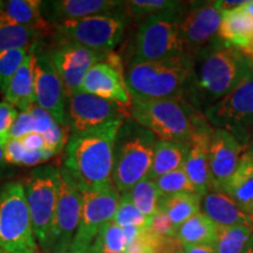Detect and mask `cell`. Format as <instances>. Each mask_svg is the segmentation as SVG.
<instances>
[{"label":"cell","mask_w":253,"mask_h":253,"mask_svg":"<svg viewBox=\"0 0 253 253\" xmlns=\"http://www.w3.org/2000/svg\"><path fill=\"white\" fill-rule=\"evenodd\" d=\"M126 120L71 135L66 145L65 169L81 192L113 185L114 151L119 130Z\"/></svg>","instance_id":"cell-1"},{"label":"cell","mask_w":253,"mask_h":253,"mask_svg":"<svg viewBox=\"0 0 253 253\" xmlns=\"http://www.w3.org/2000/svg\"><path fill=\"white\" fill-rule=\"evenodd\" d=\"M197 58L198 67L195 68L186 95L192 103L205 106V109L235 90L252 73L251 60L223 41L216 42Z\"/></svg>","instance_id":"cell-2"},{"label":"cell","mask_w":253,"mask_h":253,"mask_svg":"<svg viewBox=\"0 0 253 253\" xmlns=\"http://www.w3.org/2000/svg\"><path fill=\"white\" fill-rule=\"evenodd\" d=\"M194 72V60L182 55L157 62L134 63L129 66L125 78L134 99L183 100L189 91Z\"/></svg>","instance_id":"cell-3"},{"label":"cell","mask_w":253,"mask_h":253,"mask_svg":"<svg viewBox=\"0 0 253 253\" xmlns=\"http://www.w3.org/2000/svg\"><path fill=\"white\" fill-rule=\"evenodd\" d=\"M130 118L158 140L188 143L196 129L208 120L186 101L138 100L131 97Z\"/></svg>","instance_id":"cell-4"},{"label":"cell","mask_w":253,"mask_h":253,"mask_svg":"<svg viewBox=\"0 0 253 253\" xmlns=\"http://www.w3.org/2000/svg\"><path fill=\"white\" fill-rule=\"evenodd\" d=\"M157 141L153 132L137 125L131 118L121 126L115 142L112 178L119 192L123 194L142 179L148 178Z\"/></svg>","instance_id":"cell-5"},{"label":"cell","mask_w":253,"mask_h":253,"mask_svg":"<svg viewBox=\"0 0 253 253\" xmlns=\"http://www.w3.org/2000/svg\"><path fill=\"white\" fill-rule=\"evenodd\" d=\"M0 250L4 253H34V233L24 184L9 182L0 188Z\"/></svg>","instance_id":"cell-6"},{"label":"cell","mask_w":253,"mask_h":253,"mask_svg":"<svg viewBox=\"0 0 253 253\" xmlns=\"http://www.w3.org/2000/svg\"><path fill=\"white\" fill-rule=\"evenodd\" d=\"M126 26V15L121 11L52 25V37L56 43H77L100 53H112L121 42Z\"/></svg>","instance_id":"cell-7"},{"label":"cell","mask_w":253,"mask_h":253,"mask_svg":"<svg viewBox=\"0 0 253 253\" xmlns=\"http://www.w3.org/2000/svg\"><path fill=\"white\" fill-rule=\"evenodd\" d=\"M181 14L155 15L142 21L136 32L130 65L186 55L179 30Z\"/></svg>","instance_id":"cell-8"},{"label":"cell","mask_w":253,"mask_h":253,"mask_svg":"<svg viewBox=\"0 0 253 253\" xmlns=\"http://www.w3.org/2000/svg\"><path fill=\"white\" fill-rule=\"evenodd\" d=\"M23 184L36 238L45 250L58 202L59 169L50 166L37 168L30 172Z\"/></svg>","instance_id":"cell-9"},{"label":"cell","mask_w":253,"mask_h":253,"mask_svg":"<svg viewBox=\"0 0 253 253\" xmlns=\"http://www.w3.org/2000/svg\"><path fill=\"white\" fill-rule=\"evenodd\" d=\"M204 116L216 129L248 144L253 135V72L235 90L205 109Z\"/></svg>","instance_id":"cell-10"},{"label":"cell","mask_w":253,"mask_h":253,"mask_svg":"<svg viewBox=\"0 0 253 253\" xmlns=\"http://www.w3.org/2000/svg\"><path fill=\"white\" fill-rule=\"evenodd\" d=\"M82 210V192L67 170L59 169L58 202L52 231L43 251L68 253L77 233Z\"/></svg>","instance_id":"cell-11"},{"label":"cell","mask_w":253,"mask_h":253,"mask_svg":"<svg viewBox=\"0 0 253 253\" xmlns=\"http://www.w3.org/2000/svg\"><path fill=\"white\" fill-rule=\"evenodd\" d=\"M121 195L114 185L82 192L81 218L68 253H84L93 245L101 229L113 220Z\"/></svg>","instance_id":"cell-12"},{"label":"cell","mask_w":253,"mask_h":253,"mask_svg":"<svg viewBox=\"0 0 253 253\" xmlns=\"http://www.w3.org/2000/svg\"><path fill=\"white\" fill-rule=\"evenodd\" d=\"M223 14L211 2H192L179 19V30L185 54L195 60L216 43Z\"/></svg>","instance_id":"cell-13"},{"label":"cell","mask_w":253,"mask_h":253,"mask_svg":"<svg viewBox=\"0 0 253 253\" xmlns=\"http://www.w3.org/2000/svg\"><path fill=\"white\" fill-rule=\"evenodd\" d=\"M67 123L71 135L94 130L130 116L128 108L130 109L131 107L101 99L84 91L73 94L67 99Z\"/></svg>","instance_id":"cell-14"},{"label":"cell","mask_w":253,"mask_h":253,"mask_svg":"<svg viewBox=\"0 0 253 253\" xmlns=\"http://www.w3.org/2000/svg\"><path fill=\"white\" fill-rule=\"evenodd\" d=\"M36 78V104L48 112L60 126H68L66 102L67 94L48 52L37 47L33 60Z\"/></svg>","instance_id":"cell-15"},{"label":"cell","mask_w":253,"mask_h":253,"mask_svg":"<svg viewBox=\"0 0 253 253\" xmlns=\"http://www.w3.org/2000/svg\"><path fill=\"white\" fill-rule=\"evenodd\" d=\"M49 58L58 71L65 86L67 99L81 91L82 82L87 73L96 63L107 59L109 53H100L77 43H56L48 50Z\"/></svg>","instance_id":"cell-16"},{"label":"cell","mask_w":253,"mask_h":253,"mask_svg":"<svg viewBox=\"0 0 253 253\" xmlns=\"http://www.w3.org/2000/svg\"><path fill=\"white\" fill-rule=\"evenodd\" d=\"M81 91L101 99L131 107V96L118 55L109 53L107 59L89 69L82 82Z\"/></svg>","instance_id":"cell-17"},{"label":"cell","mask_w":253,"mask_h":253,"mask_svg":"<svg viewBox=\"0 0 253 253\" xmlns=\"http://www.w3.org/2000/svg\"><path fill=\"white\" fill-rule=\"evenodd\" d=\"M244 145L229 131L213 128L209 140V168L211 190H220L233 175L242 158Z\"/></svg>","instance_id":"cell-18"},{"label":"cell","mask_w":253,"mask_h":253,"mask_svg":"<svg viewBox=\"0 0 253 253\" xmlns=\"http://www.w3.org/2000/svg\"><path fill=\"white\" fill-rule=\"evenodd\" d=\"M123 4L126 2L118 0H53L42 1V15L49 25H58L93 15L121 12Z\"/></svg>","instance_id":"cell-19"},{"label":"cell","mask_w":253,"mask_h":253,"mask_svg":"<svg viewBox=\"0 0 253 253\" xmlns=\"http://www.w3.org/2000/svg\"><path fill=\"white\" fill-rule=\"evenodd\" d=\"M212 128L208 121L198 126L189 141V151L183 169L196 192L203 197L211 190V176L209 168V140Z\"/></svg>","instance_id":"cell-20"},{"label":"cell","mask_w":253,"mask_h":253,"mask_svg":"<svg viewBox=\"0 0 253 253\" xmlns=\"http://www.w3.org/2000/svg\"><path fill=\"white\" fill-rule=\"evenodd\" d=\"M202 212L219 227L249 225L253 227V213L242 210L232 198L219 190H210L202 197Z\"/></svg>","instance_id":"cell-21"},{"label":"cell","mask_w":253,"mask_h":253,"mask_svg":"<svg viewBox=\"0 0 253 253\" xmlns=\"http://www.w3.org/2000/svg\"><path fill=\"white\" fill-rule=\"evenodd\" d=\"M218 37L225 45L250 55L253 50V18L245 6L223 14Z\"/></svg>","instance_id":"cell-22"},{"label":"cell","mask_w":253,"mask_h":253,"mask_svg":"<svg viewBox=\"0 0 253 253\" xmlns=\"http://www.w3.org/2000/svg\"><path fill=\"white\" fill-rule=\"evenodd\" d=\"M39 43L33 46L21 67L9 81L4 91L6 102L11 103L20 112H25L36 104V78H34V53Z\"/></svg>","instance_id":"cell-23"},{"label":"cell","mask_w":253,"mask_h":253,"mask_svg":"<svg viewBox=\"0 0 253 253\" xmlns=\"http://www.w3.org/2000/svg\"><path fill=\"white\" fill-rule=\"evenodd\" d=\"M223 191L248 213H253V158L249 153L243 154L236 171L224 183Z\"/></svg>","instance_id":"cell-24"},{"label":"cell","mask_w":253,"mask_h":253,"mask_svg":"<svg viewBox=\"0 0 253 253\" xmlns=\"http://www.w3.org/2000/svg\"><path fill=\"white\" fill-rule=\"evenodd\" d=\"M189 151V142L158 140L155 147L153 166L148 178L156 179L167 173L182 169Z\"/></svg>","instance_id":"cell-25"},{"label":"cell","mask_w":253,"mask_h":253,"mask_svg":"<svg viewBox=\"0 0 253 253\" xmlns=\"http://www.w3.org/2000/svg\"><path fill=\"white\" fill-rule=\"evenodd\" d=\"M47 34H52V25L48 23L40 26H21L0 21V53L31 48Z\"/></svg>","instance_id":"cell-26"},{"label":"cell","mask_w":253,"mask_h":253,"mask_svg":"<svg viewBox=\"0 0 253 253\" xmlns=\"http://www.w3.org/2000/svg\"><path fill=\"white\" fill-rule=\"evenodd\" d=\"M0 21L21 26H40L47 23L40 0H2L0 1Z\"/></svg>","instance_id":"cell-27"},{"label":"cell","mask_w":253,"mask_h":253,"mask_svg":"<svg viewBox=\"0 0 253 253\" xmlns=\"http://www.w3.org/2000/svg\"><path fill=\"white\" fill-rule=\"evenodd\" d=\"M217 235L218 226L201 211L177 229L176 238L182 244L210 245L213 248Z\"/></svg>","instance_id":"cell-28"},{"label":"cell","mask_w":253,"mask_h":253,"mask_svg":"<svg viewBox=\"0 0 253 253\" xmlns=\"http://www.w3.org/2000/svg\"><path fill=\"white\" fill-rule=\"evenodd\" d=\"M202 196L197 194H176L162 196L158 210L167 214L177 229L189 218L201 212Z\"/></svg>","instance_id":"cell-29"},{"label":"cell","mask_w":253,"mask_h":253,"mask_svg":"<svg viewBox=\"0 0 253 253\" xmlns=\"http://www.w3.org/2000/svg\"><path fill=\"white\" fill-rule=\"evenodd\" d=\"M251 245H253L252 226H218V235L213 244L217 253H244Z\"/></svg>","instance_id":"cell-30"},{"label":"cell","mask_w":253,"mask_h":253,"mask_svg":"<svg viewBox=\"0 0 253 253\" xmlns=\"http://www.w3.org/2000/svg\"><path fill=\"white\" fill-rule=\"evenodd\" d=\"M142 213L153 217L158 211V204L162 197L156 183L150 178H144L128 191L123 192Z\"/></svg>","instance_id":"cell-31"},{"label":"cell","mask_w":253,"mask_h":253,"mask_svg":"<svg viewBox=\"0 0 253 253\" xmlns=\"http://www.w3.org/2000/svg\"><path fill=\"white\" fill-rule=\"evenodd\" d=\"M126 8L136 20L163 14H181L185 8V4L171 0H131L126 2Z\"/></svg>","instance_id":"cell-32"},{"label":"cell","mask_w":253,"mask_h":253,"mask_svg":"<svg viewBox=\"0 0 253 253\" xmlns=\"http://www.w3.org/2000/svg\"><path fill=\"white\" fill-rule=\"evenodd\" d=\"M91 248L106 252L126 253V239L125 230L113 220L109 221L101 229Z\"/></svg>","instance_id":"cell-33"},{"label":"cell","mask_w":253,"mask_h":253,"mask_svg":"<svg viewBox=\"0 0 253 253\" xmlns=\"http://www.w3.org/2000/svg\"><path fill=\"white\" fill-rule=\"evenodd\" d=\"M33 46L31 48L12 49L0 53V91L4 93L9 81L14 77L18 69L21 67Z\"/></svg>","instance_id":"cell-34"},{"label":"cell","mask_w":253,"mask_h":253,"mask_svg":"<svg viewBox=\"0 0 253 253\" xmlns=\"http://www.w3.org/2000/svg\"><path fill=\"white\" fill-rule=\"evenodd\" d=\"M154 181L156 183L157 188L162 196L176 194H197L183 168L167 173L164 176L158 177Z\"/></svg>","instance_id":"cell-35"},{"label":"cell","mask_w":253,"mask_h":253,"mask_svg":"<svg viewBox=\"0 0 253 253\" xmlns=\"http://www.w3.org/2000/svg\"><path fill=\"white\" fill-rule=\"evenodd\" d=\"M151 217L145 216L131 203V201L125 194H121V201H120L119 208L116 210L115 216L113 218L114 223L118 225L126 226H136L141 229H147L150 226Z\"/></svg>","instance_id":"cell-36"},{"label":"cell","mask_w":253,"mask_h":253,"mask_svg":"<svg viewBox=\"0 0 253 253\" xmlns=\"http://www.w3.org/2000/svg\"><path fill=\"white\" fill-rule=\"evenodd\" d=\"M69 126H60L59 123L50 128L46 134H43V138H45L46 147L48 149L53 150L55 154H60L63 149H66L69 137Z\"/></svg>","instance_id":"cell-37"},{"label":"cell","mask_w":253,"mask_h":253,"mask_svg":"<svg viewBox=\"0 0 253 253\" xmlns=\"http://www.w3.org/2000/svg\"><path fill=\"white\" fill-rule=\"evenodd\" d=\"M36 132V122L30 110L25 112H19L17 119L12 126L11 131H9V138H15V140H21L25 136Z\"/></svg>","instance_id":"cell-38"},{"label":"cell","mask_w":253,"mask_h":253,"mask_svg":"<svg viewBox=\"0 0 253 253\" xmlns=\"http://www.w3.org/2000/svg\"><path fill=\"white\" fill-rule=\"evenodd\" d=\"M18 109L11 103L1 101L0 102V142L6 144L12 126L18 116Z\"/></svg>","instance_id":"cell-39"},{"label":"cell","mask_w":253,"mask_h":253,"mask_svg":"<svg viewBox=\"0 0 253 253\" xmlns=\"http://www.w3.org/2000/svg\"><path fill=\"white\" fill-rule=\"evenodd\" d=\"M149 229L154 233L161 237H168V238H176L177 227L170 220V218L166 213L158 210L156 213L151 217Z\"/></svg>","instance_id":"cell-40"},{"label":"cell","mask_w":253,"mask_h":253,"mask_svg":"<svg viewBox=\"0 0 253 253\" xmlns=\"http://www.w3.org/2000/svg\"><path fill=\"white\" fill-rule=\"evenodd\" d=\"M5 162L9 166H23L28 150L21 140L9 138L4 145Z\"/></svg>","instance_id":"cell-41"},{"label":"cell","mask_w":253,"mask_h":253,"mask_svg":"<svg viewBox=\"0 0 253 253\" xmlns=\"http://www.w3.org/2000/svg\"><path fill=\"white\" fill-rule=\"evenodd\" d=\"M28 110H30L34 118V122H36V132H39L41 135L46 134L50 128H53V126L58 123L48 112L41 109L40 107L37 106V104H34V106Z\"/></svg>","instance_id":"cell-42"},{"label":"cell","mask_w":253,"mask_h":253,"mask_svg":"<svg viewBox=\"0 0 253 253\" xmlns=\"http://www.w3.org/2000/svg\"><path fill=\"white\" fill-rule=\"evenodd\" d=\"M21 141H23L25 148L30 151L42 150L47 148L45 138L39 132H31V134H28L21 138Z\"/></svg>","instance_id":"cell-43"},{"label":"cell","mask_w":253,"mask_h":253,"mask_svg":"<svg viewBox=\"0 0 253 253\" xmlns=\"http://www.w3.org/2000/svg\"><path fill=\"white\" fill-rule=\"evenodd\" d=\"M248 4V1H236V0H220V1H213L214 7L220 12L221 14L229 13V12H233L236 9H239Z\"/></svg>","instance_id":"cell-44"},{"label":"cell","mask_w":253,"mask_h":253,"mask_svg":"<svg viewBox=\"0 0 253 253\" xmlns=\"http://www.w3.org/2000/svg\"><path fill=\"white\" fill-rule=\"evenodd\" d=\"M185 253H217L212 246L210 245H191L182 244Z\"/></svg>","instance_id":"cell-45"},{"label":"cell","mask_w":253,"mask_h":253,"mask_svg":"<svg viewBox=\"0 0 253 253\" xmlns=\"http://www.w3.org/2000/svg\"><path fill=\"white\" fill-rule=\"evenodd\" d=\"M4 145L0 142V173L4 171L6 162H5V151H4Z\"/></svg>","instance_id":"cell-46"},{"label":"cell","mask_w":253,"mask_h":253,"mask_svg":"<svg viewBox=\"0 0 253 253\" xmlns=\"http://www.w3.org/2000/svg\"><path fill=\"white\" fill-rule=\"evenodd\" d=\"M245 8H246V11H248L249 13L252 15V18H253V0H252V1H248V4L245 5ZM248 58L253 61V50H252L251 53H250V55L248 56Z\"/></svg>","instance_id":"cell-47"},{"label":"cell","mask_w":253,"mask_h":253,"mask_svg":"<svg viewBox=\"0 0 253 253\" xmlns=\"http://www.w3.org/2000/svg\"><path fill=\"white\" fill-rule=\"evenodd\" d=\"M84 253H113V252H106V251H101V250H97V249H94V248H90L87 250Z\"/></svg>","instance_id":"cell-48"},{"label":"cell","mask_w":253,"mask_h":253,"mask_svg":"<svg viewBox=\"0 0 253 253\" xmlns=\"http://www.w3.org/2000/svg\"><path fill=\"white\" fill-rule=\"evenodd\" d=\"M171 253H185V252H184V250H183V246H181V248L175 250V251H172Z\"/></svg>","instance_id":"cell-49"},{"label":"cell","mask_w":253,"mask_h":253,"mask_svg":"<svg viewBox=\"0 0 253 253\" xmlns=\"http://www.w3.org/2000/svg\"><path fill=\"white\" fill-rule=\"evenodd\" d=\"M248 153H249L250 155H251V157L253 158V142H252V144L250 145V149H249Z\"/></svg>","instance_id":"cell-50"},{"label":"cell","mask_w":253,"mask_h":253,"mask_svg":"<svg viewBox=\"0 0 253 253\" xmlns=\"http://www.w3.org/2000/svg\"><path fill=\"white\" fill-rule=\"evenodd\" d=\"M244 253H253V245L250 246V248L246 250V251Z\"/></svg>","instance_id":"cell-51"},{"label":"cell","mask_w":253,"mask_h":253,"mask_svg":"<svg viewBox=\"0 0 253 253\" xmlns=\"http://www.w3.org/2000/svg\"><path fill=\"white\" fill-rule=\"evenodd\" d=\"M251 67H252V72H253V61L251 60Z\"/></svg>","instance_id":"cell-52"},{"label":"cell","mask_w":253,"mask_h":253,"mask_svg":"<svg viewBox=\"0 0 253 253\" xmlns=\"http://www.w3.org/2000/svg\"><path fill=\"white\" fill-rule=\"evenodd\" d=\"M34 253H47V252H39V251H37V252H34Z\"/></svg>","instance_id":"cell-53"}]
</instances>
